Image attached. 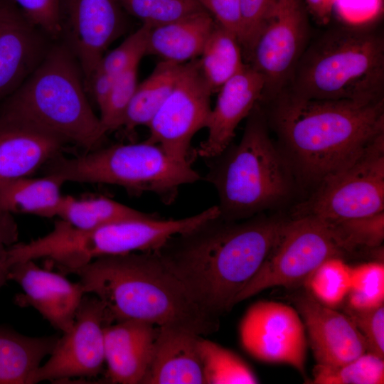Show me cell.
<instances>
[{"instance_id": "3957f363", "label": "cell", "mask_w": 384, "mask_h": 384, "mask_svg": "<svg viewBox=\"0 0 384 384\" xmlns=\"http://www.w3.org/2000/svg\"><path fill=\"white\" fill-rule=\"evenodd\" d=\"M71 274L78 277L85 294L102 302L112 323L139 320L200 336L218 327V319L191 299L154 251L100 257Z\"/></svg>"}, {"instance_id": "603a6c76", "label": "cell", "mask_w": 384, "mask_h": 384, "mask_svg": "<svg viewBox=\"0 0 384 384\" xmlns=\"http://www.w3.org/2000/svg\"><path fill=\"white\" fill-rule=\"evenodd\" d=\"M59 337H31L0 326V384H33L43 359Z\"/></svg>"}, {"instance_id": "9a60e30c", "label": "cell", "mask_w": 384, "mask_h": 384, "mask_svg": "<svg viewBox=\"0 0 384 384\" xmlns=\"http://www.w3.org/2000/svg\"><path fill=\"white\" fill-rule=\"evenodd\" d=\"M64 275L41 268L34 260L14 263L8 275V279L15 281L23 290L15 295L14 304L20 307H33L63 333L73 326L85 294L79 282H72Z\"/></svg>"}, {"instance_id": "52a82bcc", "label": "cell", "mask_w": 384, "mask_h": 384, "mask_svg": "<svg viewBox=\"0 0 384 384\" xmlns=\"http://www.w3.org/2000/svg\"><path fill=\"white\" fill-rule=\"evenodd\" d=\"M43 169L45 175L63 183L115 185L134 195L154 193L167 204L175 201L181 187L201 179L190 162L175 159L147 140L98 147L75 157L60 153Z\"/></svg>"}, {"instance_id": "7bdbcfd3", "label": "cell", "mask_w": 384, "mask_h": 384, "mask_svg": "<svg viewBox=\"0 0 384 384\" xmlns=\"http://www.w3.org/2000/svg\"><path fill=\"white\" fill-rule=\"evenodd\" d=\"M22 15L11 0H0V20Z\"/></svg>"}, {"instance_id": "cb8c5ba5", "label": "cell", "mask_w": 384, "mask_h": 384, "mask_svg": "<svg viewBox=\"0 0 384 384\" xmlns=\"http://www.w3.org/2000/svg\"><path fill=\"white\" fill-rule=\"evenodd\" d=\"M64 183L51 175L23 177L0 184V209L41 217L57 216Z\"/></svg>"}, {"instance_id": "b9f144b4", "label": "cell", "mask_w": 384, "mask_h": 384, "mask_svg": "<svg viewBox=\"0 0 384 384\" xmlns=\"http://www.w3.org/2000/svg\"><path fill=\"white\" fill-rule=\"evenodd\" d=\"M336 0H304L307 10L322 24L329 22Z\"/></svg>"}, {"instance_id": "277c9868", "label": "cell", "mask_w": 384, "mask_h": 384, "mask_svg": "<svg viewBox=\"0 0 384 384\" xmlns=\"http://www.w3.org/2000/svg\"><path fill=\"white\" fill-rule=\"evenodd\" d=\"M285 89L312 99H384L383 31L367 22L326 31L308 43Z\"/></svg>"}, {"instance_id": "ffe728a7", "label": "cell", "mask_w": 384, "mask_h": 384, "mask_svg": "<svg viewBox=\"0 0 384 384\" xmlns=\"http://www.w3.org/2000/svg\"><path fill=\"white\" fill-rule=\"evenodd\" d=\"M200 335L176 326H158L144 384H205L198 347Z\"/></svg>"}, {"instance_id": "83f0119b", "label": "cell", "mask_w": 384, "mask_h": 384, "mask_svg": "<svg viewBox=\"0 0 384 384\" xmlns=\"http://www.w3.org/2000/svg\"><path fill=\"white\" fill-rule=\"evenodd\" d=\"M198 347L205 384H254L258 379L250 366L233 351L201 336Z\"/></svg>"}, {"instance_id": "d6986e66", "label": "cell", "mask_w": 384, "mask_h": 384, "mask_svg": "<svg viewBox=\"0 0 384 384\" xmlns=\"http://www.w3.org/2000/svg\"><path fill=\"white\" fill-rule=\"evenodd\" d=\"M139 320H124L104 329L107 378L113 383H142L148 370L158 328Z\"/></svg>"}, {"instance_id": "8d00e7d4", "label": "cell", "mask_w": 384, "mask_h": 384, "mask_svg": "<svg viewBox=\"0 0 384 384\" xmlns=\"http://www.w3.org/2000/svg\"><path fill=\"white\" fill-rule=\"evenodd\" d=\"M346 314L363 336L367 351L384 358V305L368 309L348 308Z\"/></svg>"}, {"instance_id": "e575fe53", "label": "cell", "mask_w": 384, "mask_h": 384, "mask_svg": "<svg viewBox=\"0 0 384 384\" xmlns=\"http://www.w3.org/2000/svg\"><path fill=\"white\" fill-rule=\"evenodd\" d=\"M150 28L149 25L142 24L117 48L105 54L95 71L117 77L139 65L142 57L146 55L147 37Z\"/></svg>"}, {"instance_id": "ac0fdd59", "label": "cell", "mask_w": 384, "mask_h": 384, "mask_svg": "<svg viewBox=\"0 0 384 384\" xmlns=\"http://www.w3.org/2000/svg\"><path fill=\"white\" fill-rule=\"evenodd\" d=\"M66 144L29 122L0 114V184L31 176Z\"/></svg>"}, {"instance_id": "8992f818", "label": "cell", "mask_w": 384, "mask_h": 384, "mask_svg": "<svg viewBox=\"0 0 384 384\" xmlns=\"http://www.w3.org/2000/svg\"><path fill=\"white\" fill-rule=\"evenodd\" d=\"M257 105L238 144L206 159L205 179L214 186L219 217L226 220L250 218L289 192L287 161L272 142L265 117Z\"/></svg>"}, {"instance_id": "ba28073f", "label": "cell", "mask_w": 384, "mask_h": 384, "mask_svg": "<svg viewBox=\"0 0 384 384\" xmlns=\"http://www.w3.org/2000/svg\"><path fill=\"white\" fill-rule=\"evenodd\" d=\"M325 223L384 211V134L354 160L319 184L298 210Z\"/></svg>"}, {"instance_id": "4316f807", "label": "cell", "mask_w": 384, "mask_h": 384, "mask_svg": "<svg viewBox=\"0 0 384 384\" xmlns=\"http://www.w3.org/2000/svg\"><path fill=\"white\" fill-rule=\"evenodd\" d=\"M149 214L105 196L78 199L63 196L57 216L74 228L87 230Z\"/></svg>"}, {"instance_id": "836d02e7", "label": "cell", "mask_w": 384, "mask_h": 384, "mask_svg": "<svg viewBox=\"0 0 384 384\" xmlns=\"http://www.w3.org/2000/svg\"><path fill=\"white\" fill-rule=\"evenodd\" d=\"M138 66L116 78L112 90L100 110V121L105 134L122 127L126 111L138 85Z\"/></svg>"}, {"instance_id": "4fadbf2b", "label": "cell", "mask_w": 384, "mask_h": 384, "mask_svg": "<svg viewBox=\"0 0 384 384\" xmlns=\"http://www.w3.org/2000/svg\"><path fill=\"white\" fill-rule=\"evenodd\" d=\"M239 332L242 347L256 359L287 364L304 373V326L292 306L274 301L255 303L245 314Z\"/></svg>"}, {"instance_id": "4dcf8cb0", "label": "cell", "mask_w": 384, "mask_h": 384, "mask_svg": "<svg viewBox=\"0 0 384 384\" xmlns=\"http://www.w3.org/2000/svg\"><path fill=\"white\" fill-rule=\"evenodd\" d=\"M325 223L343 252L361 247H376L384 239V211Z\"/></svg>"}, {"instance_id": "60d3db41", "label": "cell", "mask_w": 384, "mask_h": 384, "mask_svg": "<svg viewBox=\"0 0 384 384\" xmlns=\"http://www.w3.org/2000/svg\"><path fill=\"white\" fill-rule=\"evenodd\" d=\"M18 224L13 214L0 209V289L9 281L7 250L18 242Z\"/></svg>"}, {"instance_id": "6da1fadb", "label": "cell", "mask_w": 384, "mask_h": 384, "mask_svg": "<svg viewBox=\"0 0 384 384\" xmlns=\"http://www.w3.org/2000/svg\"><path fill=\"white\" fill-rule=\"evenodd\" d=\"M284 221L252 218L237 223L219 216L171 238L156 252L191 299L218 316L258 271Z\"/></svg>"}, {"instance_id": "7c38bea8", "label": "cell", "mask_w": 384, "mask_h": 384, "mask_svg": "<svg viewBox=\"0 0 384 384\" xmlns=\"http://www.w3.org/2000/svg\"><path fill=\"white\" fill-rule=\"evenodd\" d=\"M110 324L112 321L102 302L85 294L73 326L59 337L48 360L35 373L33 384L99 375L105 363L104 329Z\"/></svg>"}, {"instance_id": "f1b7e54d", "label": "cell", "mask_w": 384, "mask_h": 384, "mask_svg": "<svg viewBox=\"0 0 384 384\" xmlns=\"http://www.w3.org/2000/svg\"><path fill=\"white\" fill-rule=\"evenodd\" d=\"M312 383L316 384H383L384 361L372 353L366 352L337 366L317 364L313 370Z\"/></svg>"}, {"instance_id": "44dd1931", "label": "cell", "mask_w": 384, "mask_h": 384, "mask_svg": "<svg viewBox=\"0 0 384 384\" xmlns=\"http://www.w3.org/2000/svg\"><path fill=\"white\" fill-rule=\"evenodd\" d=\"M44 55L37 28L23 16L0 20V103L26 80Z\"/></svg>"}, {"instance_id": "f35d334b", "label": "cell", "mask_w": 384, "mask_h": 384, "mask_svg": "<svg viewBox=\"0 0 384 384\" xmlns=\"http://www.w3.org/2000/svg\"><path fill=\"white\" fill-rule=\"evenodd\" d=\"M215 22L235 34L238 39L241 30L240 0H198Z\"/></svg>"}, {"instance_id": "e0dca14e", "label": "cell", "mask_w": 384, "mask_h": 384, "mask_svg": "<svg viewBox=\"0 0 384 384\" xmlns=\"http://www.w3.org/2000/svg\"><path fill=\"white\" fill-rule=\"evenodd\" d=\"M264 85L262 75L245 63L221 86L206 127L207 137L196 149L197 156L205 159L214 157L231 144L238 124L261 100Z\"/></svg>"}, {"instance_id": "5bb4252c", "label": "cell", "mask_w": 384, "mask_h": 384, "mask_svg": "<svg viewBox=\"0 0 384 384\" xmlns=\"http://www.w3.org/2000/svg\"><path fill=\"white\" fill-rule=\"evenodd\" d=\"M122 10L118 0H60L62 33L85 89L107 48L124 31Z\"/></svg>"}, {"instance_id": "d6a6232c", "label": "cell", "mask_w": 384, "mask_h": 384, "mask_svg": "<svg viewBox=\"0 0 384 384\" xmlns=\"http://www.w3.org/2000/svg\"><path fill=\"white\" fill-rule=\"evenodd\" d=\"M353 309H368L383 304L384 265L370 262L352 267L351 286L347 295Z\"/></svg>"}, {"instance_id": "9c48e42d", "label": "cell", "mask_w": 384, "mask_h": 384, "mask_svg": "<svg viewBox=\"0 0 384 384\" xmlns=\"http://www.w3.org/2000/svg\"><path fill=\"white\" fill-rule=\"evenodd\" d=\"M343 251L328 226L311 215L284 221L262 265L234 301V306L274 287H287L306 279L326 260Z\"/></svg>"}, {"instance_id": "d4e9b609", "label": "cell", "mask_w": 384, "mask_h": 384, "mask_svg": "<svg viewBox=\"0 0 384 384\" xmlns=\"http://www.w3.org/2000/svg\"><path fill=\"white\" fill-rule=\"evenodd\" d=\"M197 59L213 94L246 63L238 36L217 22Z\"/></svg>"}, {"instance_id": "1f68e13d", "label": "cell", "mask_w": 384, "mask_h": 384, "mask_svg": "<svg viewBox=\"0 0 384 384\" xmlns=\"http://www.w3.org/2000/svg\"><path fill=\"white\" fill-rule=\"evenodd\" d=\"M122 8L151 27L206 11L198 0H118Z\"/></svg>"}, {"instance_id": "74e56055", "label": "cell", "mask_w": 384, "mask_h": 384, "mask_svg": "<svg viewBox=\"0 0 384 384\" xmlns=\"http://www.w3.org/2000/svg\"><path fill=\"white\" fill-rule=\"evenodd\" d=\"M276 0H240L241 30L239 41L246 59Z\"/></svg>"}, {"instance_id": "5b68a950", "label": "cell", "mask_w": 384, "mask_h": 384, "mask_svg": "<svg viewBox=\"0 0 384 384\" xmlns=\"http://www.w3.org/2000/svg\"><path fill=\"white\" fill-rule=\"evenodd\" d=\"M85 92L75 58L67 46H56L0 103V114L29 122L89 151L106 134Z\"/></svg>"}, {"instance_id": "7a4b0ae2", "label": "cell", "mask_w": 384, "mask_h": 384, "mask_svg": "<svg viewBox=\"0 0 384 384\" xmlns=\"http://www.w3.org/2000/svg\"><path fill=\"white\" fill-rule=\"evenodd\" d=\"M270 101L286 161L309 182L321 183L384 134V99H312L284 89Z\"/></svg>"}, {"instance_id": "f546056e", "label": "cell", "mask_w": 384, "mask_h": 384, "mask_svg": "<svg viewBox=\"0 0 384 384\" xmlns=\"http://www.w3.org/2000/svg\"><path fill=\"white\" fill-rule=\"evenodd\" d=\"M352 267L339 257L323 262L306 279L309 292L321 303L334 308L346 297L351 286Z\"/></svg>"}, {"instance_id": "30bf717a", "label": "cell", "mask_w": 384, "mask_h": 384, "mask_svg": "<svg viewBox=\"0 0 384 384\" xmlns=\"http://www.w3.org/2000/svg\"><path fill=\"white\" fill-rule=\"evenodd\" d=\"M309 38L302 0H276L246 58L264 79L261 100H271L287 87Z\"/></svg>"}, {"instance_id": "d590c367", "label": "cell", "mask_w": 384, "mask_h": 384, "mask_svg": "<svg viewBox=\"0 0 384 384\" xmlns=\"http://www.w3.org/2000/svg\"><path fill=\"white\" fill-rule=\"evenodd\" d=\"M25 19L53 38L62 34L60 0H11Z\"/></svg>"}, {"instance_id": "484cf974", "label": "cell", "mask_w": 384, "mask_h": 384, "mask_svg": "<svg viewBox=\"0 0 384 384\" xmlns=\"http://www.w3.org/2000/svg\"><path fill=\"white\" fill-rule=\"evenodd\" d=\"M181 65L161 60L152 73L138 83L122 127L131 131L139 126L148 127L171 92Z\"/></svg>"}, {"instance_id": "ab89813d", "label": "cell", "mask_w": 384, "mask_h": 384, "mask_svg": "<svg viewBox=\"0 0 384 384\" xmlns=\"http://www.w3.org/2000/svg\"><path fill=\"white\" fill-rule=\"evenodd\" d=\"M381 8V0H336L334 9L348 23H366L374 18Z\"/></svg>"}, {"instance_id": "2e32d148", "label": "cell", "mask_w": 384, "mask_h": 384, "mask_svg": "<svg viewBox=\"0 0 384 384\" xmlns=\"http://www.w3.org/2000/svg\"><path fill=\"white\" fill-rule=\"evenodd\" d=\"M317 364L337 366L367 352L366 341L346 314L315 299L309 292L295 297Z\"/></svg>"}, {"instance_id": "7402d4cb", "label": "cell", "mask_w": 384, "mask_h": 384, "mask_svg": "<svg viewBox=\"0 0 384 384\" xmlns=\"http://www.w3.org/2000/svg\"><path fill=\"white\" fill-rule=\"evenodd\" d=\"M215 23L213 16L207 11H202L151 27L146 54L178 64L198 58Z\"/></svg>"}, {"instance_id": "8fae6325", "label": "cell", "mask_w": 384, "mask_h": 384, "mask_svg": "<svg viewBox=\"0 0 384 384\" xmlns=\"http://www.w3.org/2000/svg\"><path fill=\"white\" fill-rule=\"evenodd\" d=\"M212 94L197 58L181 64L171 92L147 127L146 140L175 159L189 162L191 140L206 127Z\"/></svg>"}]
</instances>
